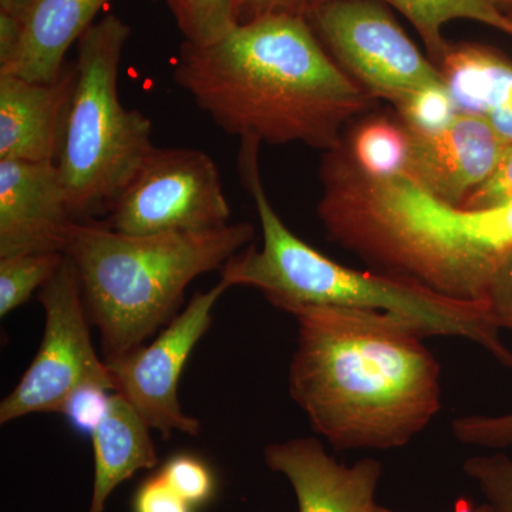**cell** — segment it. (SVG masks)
<instances>
[{
  "instance_id": "1",
  "label": "cell",
  "mask_w": 512,
  "mask_h": 512,
  "mask_svg": "<svg viewBox=\"0 0 512 512\" xmlns=\"http://www.w3.org/2000/svg\"><path fill=\"white\" fill-rule=\"evenodd\" d=\"M174 80L215 126L241 141L328 153L376 100L343 72L305 16L237 23L208 45L183 42Z\"/></svg>"
},
{
  "instance_id": "2",
  "label": "cell",
  "mask_w": 512,
  "mask_h": 512,
  "mask_svg": "<svg viewBox=\"0 0 512 512\" xmlns=\"http://www.w3.org/2000/svg\"><path fill=\"white\" fill-rule=\"evenodd\" d=\"M289 393L335 450L407 446L441 410L440 365L416 323L376 311L302 306Z\"/></svg>"
},
{
  "instance_id": "3",
  "label": "cell",
  "mask_w": 512,
  "mask_h": 512,
  "mask_svg": "<svg viewBox=\"0 0 512 512\" xmlns=\"http://www.w3.org/2000/svg\"><path fill=\"white\" fill-rule=\"evenodd\" d=\"M320 178L326 234L384 274L458 301H485L512 255V202L480 210L447 204L406 175L366 177L342 147L326 153Z\"/></svg>"
},
{
  "instance_id": "4",
  "label": "cell",
  "mask_w": 512,
  "mask_h": 512,
  "mask_svg": "<svg viewBox=\"0 0 512 512\" xmlns=\"http://www.w3.org/2000/svg\"><path fill=\"white\" fill-rule=\"evenodd\" d=\"M258 153L259 144L241 143L238 165L261 222L262 247L232 256L220 271L222 284L256 289L288 313L302 306L390 313L416 323L427 336L477 343L512 369V352L491 320L487 301H458L403 276L348 268L296 237L266 194Z\"/></svg>"
},
{
  "instance_id": "5",
  "label": "cell",
  "mask_w": 512,
  "mask_h": 512,
  "mask_svg": "<svg viewBox=\"0 0 512 512\" xmlns=\"http://www.w3.org/2000/svg\"><path fill=\"white\" fill-rule=\"evenodd\" d=\"M237 222L210 231L130 235L96 221L74 222L64 255L76 266L104 357L140 348L178 315L185 289L221 271L254 238Z\"/></svg>"
},
{
  "instance_id": "6",
  "label": "cell",
  "mask_w": 512,
  "mask_h": 512,
  "mask_svg": "<svg viewBox=\"0 0 512 512\" xmlns=\"http://www.w3.org/2000/svg\"><path fill=\"white\" fill-rule=\"evenodd\" d=\"M131 28L116 15L97 20L77 42L76 83L56 165L79 222L110 214L156 148L153 123L126 109L119 76Z\"/></svg>"
},
{
  "instance_id": "7",
  "label": "cell",
  "mask_w": 512,
  "mask_h": 512,
  "mask_svg": "<svg viewBox=\"0 0 512 512\" xmlns=\"http://www.w3.org/2000/svg\"><path fill=\"white\" fill-rule=\"evenodd\" d=\"M39 302L46 318L42 342L22 379L0 403V424L29 414L62 413L69 397L87 384L116 392L106 362L94 349L79 274L67 256L40 289Z\"/></svg>"
},
{
  "instance_id": "8",
  "label": "cell",
  "mask_w": 512,
  "mask_h": 512,
  "mask_svg": "<svg viewBox=\"0 0 512 512\" xmlns=\"http://www.w3.org/2000/svg\"><path fill=\"white\" fill-rule=\"evenodd\" d=\"M305 18L340 69L375 100L394 106L413 90L444 82L382 2L328 0Z\"/></svg>"
},
{
  "instance_id": "9",
  "label": "cell",
  "mask_w": 512,
  "mask_h": 512,
  "mask_svg": "<svg viewBox=\"0 0 512 512\" xmlns=\"http://www.w3.org/2000/svg\"><path fill=\"white\" fill-rule=\"evenodd\" d=\"M123 234L210 231L231 218L220 170L197 148H154L110 211Z\"/></svg>"
},
{
  "instance_id": "10",
  "label": "cell",
  "mask_w": 512,
  "mask_h": 512,
  "mask_svg": "<svg viewBox=\"0 0 512 512\" xmlns=\"http://www.w3.org/2000/svg\"><path fill=\"white\" fill-rule=\"evenodd\" d=\"M228 286L218 282L195 293L190 303L150 343L104 359L116 392L126 397L151 429L168 439L174 431L197 437L200 420L184 412L178 399L181 375L192 350L208 332L212 311Z\"/></svg>"
},
{
  "instance_id": "11",
  "label": "cell",
  "mask_w": 512,
  "mask_h": 512,
  "mask_svg": "<svg viewBox=\"0 0 512 512\" xmlns=\"http://www.w3.org/2000/svg\"><path fill=\"white\" fill-rule=\"evenodd\" d=\"M74 222L56 163L0 160V258L64 254Z\"/></svg>"
},
{
  "instance_id": "12",
  "label": "cell",
  "mask_w": 512,
  "mask_h": 512,
  "mask_svg": "<svg viewBox=\"0 0 512 512\" xmlns=\"http://www.w3.org/2000/svg\"><path fill=\"white\" fill-rule=\"evenodd\" d=\"M409 131L412 147L406 177L451 205L464 204L490 177L511 143L487 121L466 113L437 133Z\"/></svg>"
},
{
  "instance_id": "13",
  "label": "cell",
  "mask_w": 512,
  "mask_h": 512,
  "mask_svg": "<svg viewBox=\"0 0 512 512\" xmlns=\"http://www.w3.org/2000/svg\"><path fill=\"white\" fill-rule=\"evenodd\" d=\"M266 467L292 485L299 512H375L382 464L372 458L338 463L313 437L266 446Z\"/></svg>"
},
{
  "instance_id": "14",
  "label": "cell",
  "mask_w": 512,
  "mask_h": 512,
  "mask_svg": "<svg viewBox=\"0 0 512 512\" xmlns=\"http://www.w3.org/2000/svg\"><path fill=\"white\" fill-rule=\"evenodd\" d=\"M74 83V63L49 83L0 74V160L56 163Z\"/></svg>"
},
{
  "instance_id": "15",
  "label": "cell",
  "mask_w": 512,
  "mask_h": 512,
  "mask_svg": "<svg viewBox=\"0 0 512 512\" xmlns=\"http://www.w3.org/2000/svg\"><path fill=\"white\" fill-rule=\"evenodd\" d=\"M111 0H23L18 12L22 36L18 52L0 66L29 82L49 83L66 69L70 47L82 39Z\"/></svg>"
},
{
  "instance_id": "16",
  "label": "cell",
  "mask_w": 512,
  "mask_h": 512,
  "mask_svg": "<svg viewBox=\"0 0 512 512\" xmlns=\"http://www.w3.org/2000/svg\"><path fill=\"white\" fill-rule=\"evenodd\" d=\"M439 70L460 113L487 121L512 141V60L478 43H450Z\"/></svg>"
},
{
  "instance_id": "17",
  "label": "cell",
  "mask_w": 512,
  "mask_h": 512,
  "mask_svg": "<svg viewBox=\"0 0 512 512\" xmlns=\"http://www.w3.org/2000/svg\"><path fill=\"white\" fill-rule=\"evenodd\" d=\"M150 426L126 397L113 393L110 412L92 436L94 481L87 512H104L107 500L124 481L158 464Z\"/></svg>"
},
{
  "instance_id": "18",
  "label": "cell",
  "mask_w": 512,
  "mask_h": 512,
  "mask_svg": "<svg viewBox=\"0 0 512 512\" xmlns=\"http://www.w3.org/2000/svg\"><path fill=\"white\" fill-rule=\"evenodd\" d=\"M328 0H311L309 10ZM386 3L412 23L431 62L439 66L450 43L443 30L453 20H474L512 37V19L501 0H377ZM308 13V12H306Z\"/></svg>"
},
{
  "instance_id": "19",
  "label": "cell",
  "mask_w": 512,
  "mask_h": 512,
  "mask_svg": "<svg viewBox=\"0 0 512 512\" xmlns=\"http://www.w3.org/2000/svg\"><path fill=\"white\" fill-rule=\"evenodd\" d=\"M409 128L399 117L367 116L356 124L343 141L350 163L359 173L370 178H392L406 175L409 167Z\"/></svg>"
},
{
  "instance_id": "20",
  "label": "cell",
  "mask_w": 512,
  "mask_h": 512,
  "mask_svg": "<svg viewBox=\"0 0 512 512\" xmlns=\"http://www.w3.org/2000/svg\"><path fill=\"white\" fill-rule=\"evenodd\" d=\"M66 255L62 252H37L0 258V316L25 305L56 275Z\"/></svg>"
},
{
  "instance_id": "21",
  "label": "cell",
  "mask_w": 512,
  "mask_h": 512,
  "mask_svg": "<svg viewBox=\"0 0 512 512\" xmlns=\"http://www.w3.org/2000/svg\"><path fill=\"white\" fill-rule=\"evenodd\" d=\"M184 42L208 45L238 23V0H164Z\"/></svg>"
},
{
  "instance_id": "22",
  "label": "cell",
  "mask_w": 512,
  "mask_h": 512,
  "mask_svg": "<svg viewBox=\"0 0 512 512\" xmlns=\"http://www.w3.org/2000/svg\"><path fill=\"white\" fill-rule=\"evenodd\" d=\"M393 107L404 126L424 134L444 130L460 114L444 82L413 90Z\"/></svg>"
},
{
  "instance_id": "23",
  "label": "cell",
  "mask_w": 512,
  "mask_h": 512,
  "mask_svg": "<svg viewBox=\"0 0 512 512\" xmlns=\"http://www.w3.org/2000/svg\"><path fill=\"white\" fill-rule=\"evenodd\" d=\"M158 473L194 508L210 503L214 497L217 481L210 466L200 457L177 454Z\"/></svg>"
},
{
  "instance_id": "24",
  "label": "cell",
  "mask_w": 512,
  "mask_h": 512,
  "mask_svg": "<svg viewBox=\"0 0 512 512\" xmlns=\"http://www.w3.org/2000/svg\"><path fill=\"white\" fill-rule=\"evenodd\" d=\"M463 471L476 481L495 512H512V457L503 453L470 457Z\"/></svg>"
},
{
  "instance_id": "25",
  "label": "cell",
  "mask_w": 512,
  "mask_h": 512,
  "mask_svg": "<svg viewBox=\"0 0 512 512\" xmlns=\"http://www.w3.org/2000/svg\"><path fill=\"white\" fill-rule=\"evenodd\" d=\"M451 431L460 443L484 448L512 446V412L501 416H464L451 423Z\"/></svg>"
},
{
  "instance_id": "26",
  "label": "cell",
  "mask_w": 512,
  "mask_h": 512,
  "mask_svg": "<svg viewBox=\"0 0 512 512\" xmlns=\"http://www.w3.org/2000/svg\"><path fill=\"white\" fill-rule=\"evenodd\" d=\"M113 394L97 384L80 387L64 404L62 414L69 419L77 433L92 437L110 412Z\"/></svg>"
},
{
  "instance_id": "27",
  "label": "cell",
  "mask_w": 512,
  "mask_h": 512,
  "mask_svg": "<svg viewBox=\"0 0 512 512\" xmlns=\"http://www.w3.org/2000/svg\"><path fill=\"white\" fill-rule=\"evenodd\" d=\"M512 202V141L504 151L490 177L460 207L480 210V208L500 207Z\"/></svg>"
},
{
  "instance_id": "28",
  "label": "cell",
  "mask_w": 512,
  "mask_h": 512,
  "mask_svg": "<svg viewBox=\"0 0 512 512\" xmlns=\"http://www.w3.org/2000/svg\"><path fill=\"white\" fill-rule=\"evenodd\" d=\"M160 473L147 478L133 497V512H195Z\"/></svg>"
},
{
  "instance_id": "29",
  "label": "cell",
  "mask_w": 512,
  "mask_h": 512,
  "mask_svg": "<svg viewBox=\"0 0 512 512\" xmlns=\"http://www.w3.org/2000/svg\"><path fill=\"white\" fill-rule=\"evenodd\" d=\"M485 301L494 325L512 330V255L495 274Z\"/></svg>"
},
{
  "instance_id": "30",
  "label": "cell",
  "mask_w": 512,
  "mask_h": 512,
  "mask_svg": "<svg viewBox=\"0 0 512 512\" xmlns=\"http://www.w3.org/2000/svg\"><path fill=\"white\" fill-rule=\"evenodd\" d=\"M311 6V0H238V23L274 15V13H289V15L305 16Z\"/></svg>"
},
{
  "instance_id": "31",
  "label": "cell",
  "mask_w": 512,
  "mask_h": 512,
  "mask_svg": "<svg viewBox=\"0 0 512 512\" xmlns=\"http://www.w3.org/2000/svg\"><path fill=\"white\" fill-rule=\"evenodd\" d=\"M20 36L22 29L18 16L0 10V66L8 63L18 52Z\"/></svg>"
},
{
  "instance_id": "32",
  "label": "cell",
  "mask_w": 512,
  "mask_h": 512,
  "mask_svg": "<svg viewBox=\"0 0 512 512\" xmlns=\"http://www.w3.org/2000/svg\"><path fill=\"white\" fill-rule=\"evenodd\" d=\"M23 0H0V10L2 12L16 13Z\"/></svg>"
},
{
  "instance_id": "33",
  "label": "cell",
  "mask_w": 512,
  "mask_h": 512,
  "mask_svg": "<svg viewBox=\"0 0 512 512\" xmlns=\"http://www.w3.org/2000/svg\"><path fill=\"white\" fill-rule=\"evenodd\" d=\"M375 512H393V511L387 510V508L380 507V505H377ZM466 512H495V511H494V508L491 507V505L487 503V504L478 505V507L468 508V510H466Z\"/></svg>"
},
{
  "instance_id": "34",
  "label": "cell",
  "mask_w": 512,
  "mask_h": 512,
  "mask_svg": "<svg viewBox=\"0 0 512 512\" xmlns=\"http://www.w3.org/2000/svg\"><path fill=\"white\" fill-rule=\"evenodd\" d=\"M505 12H507V15L510 16L512 19V6H507V8H504Z\"/></svg>"
},
{
  "instance_id": "35",
  "label": "cell",
  "mask_w": 512,
  "mask_h": 512,
  "mask_svg": "<svg viewBox=\"0 0 512 512\" xmlns=\"http://www.w3.org/2000/svg\"><path fill=\"white\" fill-rule=\"evenodd\" d=\"M504 3V6H512V0H501Z\"/></svg>"
}]
</instances>
